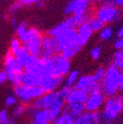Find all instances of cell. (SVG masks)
Instances as JSON below:
<instances>
[{
  "instance_id": "cell-21",
  "label": "cell",
  "mask_w": 123,
  "mask_h": 124,
  "mask_svg": "<svg viewBox=\"0 0 123 124\" xmlns=\"http://www.w3.org/2000/svg\"><path fill=\"white\" fill-rule=\"evenodd\" d=\"M79 77H80V72H79L77 70H72V71H71V72L66 75V77H65V85L67 86V87L73 88Z\"/></svg>"
},
{
  "instance_id": "cell-39",
  "label": "cell",
  "mask_w": 123,
  "mask_h": 124,
  "mask_svg": "<svg viewBox=\"0 0 123 124\" xmlns=\"http://www.w3.org/2000/svg\"><path fill=\"white\" fill-rule=\"evenodd\" d=\"M112 4L120 9L123 7V0H112Z\"/></svg>"
},
{
  "instance_id": "cell-14",
  "label": "cell",
  "mask_w": 123,
  "mask_h": 124,
  "mask_svg": "<svg viewBox=\"0 0 123 124\" xmlns=\"http://www.w3.org/2000/svg\"><path fill=\"white\" fill-rule=\"evenodd\" d=\"M27 112L31 116V124H51L47 111L45 109H36L30 104L27 107Z\"/></svg>"
},
{
  "instance_id": "cell-26",
  "label": "cell",
  "mask_w": 123,
  "mask_h": 124,
  "mask_svg": "<svg viewBox=\"0 0 123 124\" xmlns=\"http://www.w3.org/2000/svg\"><path fill=\"white\" fill-rule=\"evenodd\" d=\"M114 35V30L111 26H104L103 29L99 31V38L101 41H107L111 40Z\"/></svg>"
},
{
  "instance_id": "cell-43",
  "label": "cell",
  "mask_w": 123,
  "mask_h": 124,
  "mask_svg": "<svg viewBox=\"0 0 123 124\" xmlns=\"http://www.w3.org/2000/svg\"><path fill=\"white\" fill-rule=\"evenodd\" d=\"M100 4H107V3H112V0H96Z\"/></svg>"
},
{
  "instance_id": "cell-38",
  "label": "cell",
  "mask_w": 123,
  "mask_h": 124,
  "mask_svg": "<svg viewBox=\"0 0 123 124\" xmlns=\"http://www.w3.org/2000/svg\"><path fill=\"white\" fill-rule=\"evenodd\" d=\"M8 81V77L7 74L5 73L4 70L3 71H0V85H3V84L6 83Z\"/></svg>"
},
{
  "instance_id": "cell-44",
  "label": "cell",
  "mask_w": 123,
  "mask_h": 124,
  "mask_svg": "<svg viewBox=\"0 0 123 124\" xmlns=\"http://www.w3.org/2000/svg\"><path fill=\"white\" fill-rule=\"evenodd\" d=\"M36 4L38 5V7H43L44 6V3H43L42 0H39L38 2L36 3Z\"/></svg>"
},
{
  "instance_id": "cell-18",
  "label": "cell",
  "mask_w": 123,
  "mask_h": 124,
  "mask_svg": "<svg viewBox=\"0 0 123 124\" xmlns=\"http://www.w3.org/2000/svg\"><path fill=\"white\" fill-rule=\"evenodd\" d=\"M94 0H76L75 10L72 15H85L90 14V6Z\"/></svg>"
},
{
  "instance_id": "cell-6",
  "label": "cell",
  "mask_w": 123,
  "mask_h": 124,
  "mask_svg": "<svg viewBox=\"0 0 123 124\" xmlns=\"http://www.w3.org/2000/svg\"><path fill=\"white\" fill-rule=\"evenodd\" d=\"M95 16L100 20L104 24L116 23L121 20L122 16L121 10L114 5L112 3L100 4L96 9Z\"/></svg>"
},
{
  "instance_id": "cell-12",
  "label": "cell",
  "mask_w": 123,
  "mask_h": 124,
  "mask_svg": "<svg viewBox=\"0 0 123 124\" xmlns=\"http://www.w3.org/2000/svg\"><path fill=\"white\" fill-rule=\"evenodd\" d=\"M54 64V75L65 78L71 72V61L62 56L60 54H55L52 58Z\"/></svg>"
},
{
  "instance_id": "cell-34",
  "label": "cell",
  "mask_w": 123,
  "mask_h": 124,
  "mask_svg": "<svg viewBox=\"0 0 123 124\" xmlns=\"http://www.w3.org/2000/svg\"><path fill=\"white\" fill-rule=\"evenodd\" d=\"M114 47L117 51L123 50V38H116L114 42Z\"/></svg>"
},
{
  "instance_id": "cell-36",
  "label": "cell",
  "mask_w": 123,
  "mask_h": 124,
  "mask_svg": "<svg viewBox=\"0 0 123 124\" xmlns=\"http://www.w3.org/2000/svg\"><path fill=\"white\" fill-rule=\"evenodd\" d=\"M23 7L21 4H19L18 2H15V4H13L10 8V14H15L17 11H19L21 10V8Z\"/></svg>"
},
{
  "instance_id": "cell-4",
  "label": "cell",
  "mask_w": 123,
  "mask_h": 124,
  "mask_svg": "<svg viewBox=\"0 0 123 124\" xmlns=\"http://www.w3.org/2000/svg\"><path fill=\"white\" fill-rule=\"evenodd\" d=\"M88 97V92L71 88L69 96L65 100V108L71 112L73 116L77 118L85 112V101Z\"/></svg>"
},
{
  "instance_id": "cell-19",
  "label": "cell",
  "mask_w": 123,
  "mask_h": 124,
  "mask_svg": "<svg viewBox=\"0 0 123 124\" xmlns=\"http://www.w3.org/2000/svg\"><path fill=\"white\" fill-rule=\"evenodd\" d=\"M14 56L15 57V59H16L18 63H19L23 67V69H24V67H25L26 65L28 64V62L29 61V60H30L32 55H30V54H29V51L26 49L25 46H22L21 48L17 51V53H16Z\"/></svg>"
},
{
  "instance_id": "cell-24",
  "label": "cell",
  "mask_w": 123,
  "mask_h": 124,
  "mask_svg": "<svg viewBox=\"0 0 123 124\" xmlns=\"http://www.w3.org/2000/svg\"><path fill=\"white\" fill-rule=\"evenodd\" d=\"M27 112V107L26 105L23 104V103H19L14 106L13 110H12V116L11 117H13L14 119L17 120V119L22 118L25 113Z\"/></svg>"
},
{
  "instance_id": "cell-30",
  "label": "cell",
  "mask_w": 123,
  "mask_h": 124,
  "mask_svg": "<svg viewBox=\"0 0 123 124\" xmlns=\"http://www.w3.org/2000/svg\"><path fill=\"white\" fill-rule=\"evenodd\" d=\"M105 70H106V68L100 66V67H98L97 69L95 71L94 73L92 74L95 79L97 82H99V83H101V82L102 81V79H103L104 75H105Z\"/></svg>"
},
{
  "instance_id": "cell-17",
  "label": "cell",
  "mask_w": 123,
  "mask_h": 124,
  "mask_svg": "<svg viewBox=\"0 0 123 124\" xmlns=\"http://www.w3.org/2000/svg\"><path fill=\"white\" fill-rule=\"evenodd\" d=\"M15 33L17 36L16 38L22 43H25L30 36V32H29V28H28V23L26 22L20 23L17 28L15 29Z\"/></svg>"
},
{
  "instance_id": "cell-27",
  "label": "cell",
  "mask_w": 123,
  "mask_h": 124,
  "mask_svg": "<svg viewBox=\"0 0 123 124\" xmlns=\"http://www.w3.org/2000/svg\"><path fill=\"white\" fill-rule=\"evenodd\" d=\"M113 65L121 72H123V50L116 51L113 56Z\"/></svg>"
},
{
  "instance_id": "cell-35",
  "label": "cell",
  "mask_w": 123,
  "mask_h": 124,
  "mask_svg": "<svg viewBox=\"0 0 123 124\" xmlns=\"http://www.w3.org/2000/svg\"><path fill=\"white\" fill-rule=\"evenodd\" d=\"M71 88L67 87V86H65H65H63L61 89L59 90V92L60 93V95H61L62 97H64L65 99H66L68 96H69L70 91H71Z\"/></svg>"
},
{
  "instance_id": "cell-47",
  "label": "cell",
  "mask_w": 123,
  "mask_h": 124,
  "mask_svg": "<svg viewBox=\"0 0 123 124\" xmlns=\"http://www.w3.org/2000/svg\"><path fill=\"white\" fill-rule=\"evenodd\" d=\"M51 124H55V123H51Z\"/></svg>"
},
{
  "instance_id": "cell-40",
  "label": "cell",
  "mask_w": 123,
  "mask_h": 124,
  "mask_svg": "<svg viewBox=\"0 0 123 124\" xmlns=\"http://www.w3.org/2000/svg\"><path fill=\"white\" fill-rule=\"evenodd\" d=\"M10 23H11V26L14 28V29H16L17 28V26L19 25V23H18V21H17V19L15 17H12L11 19H10Z\"/></svg>"
},
{
  "instance_id": "cell-20",
  "label": "cell",
  "mask_w": 123,
  "mask_h": 124,
  "mask_svg": "<svg viewBox=\"0 0 123 124\" xmlns=\"http://www.w3.org/2000/svg\"><path fill=\"white\" fill-rule=\"evenodd\" d=\"M53 123L55 124H76V117L71 114L67 108H65L56 121Z\"/></svg>"
},
{
  "instance_id": "cell-25",
  "label": "cell",
  "mask_w": 123,
  "mask_h": 124,
  "mask_svg": "<svg viewBox=\"0 0 123 124\" xmlns=\"http://www.w3.org/2000/svg\"><path fill=\"white\" fill-rule=\"evenodd\" d=\"M87 23L89 24V26H90V28H91L93 32L100 31L105 26V24L103 23H102L98 18H96L95 16H91L90 19L88 20V22H87Z\"/></svg>"
},
{
  "instance_id": "cell-8",
  "label": "cell",
  "mask_w": 123,
  "mask_h": 124,
  "mask_svg": "<svg viewBox=\"0 0 123 124\" xmlns=\"http://www.w3.org/2000/svg\"><path fill=\"white\" fill-rule=\"evenodd\" d=\"M30 36L23 46L29 51L30 55L39 57L41 54V39L43 35L35 28H29Z\"/></svg>"
},
{
  "instance_id": "cell-10",
  "label": "cell",
  "mask_w": 123,
  "mask_h": 124,
  "mask_svg": "<svg viewBox=\"0 0 123 124\" xmlns=\"http://www.w3.org/2000/svg\"><path fill=\"white\" fill-rule=\"evenodd\" d=\"M77 29L75 28H69L57 35L55 38L58 42L60 53L66 47L77 45Z\"/></svg>"
},
{
  "instance_id": "cell-31",
  "label": "cell",
  "mask_w": 123,
  "mask_h": 124,
  "mask_svg": "<svg viewBox=\"0 0 123 124\" xmlns=\"http://www.w3.org/2000/svg\"><path fill=\"white\" fill-rule=\"evenodd\" d=\"M10 117L6 109L0 110V124H10Z\"/></svg>"
},
{
  "instance_id": "cell-42",
  "label": "cell",
  "mask_w": 123,
  "mask_h": 124,
  "mask_svg": "<svg viewBox=\"0 0 123 124\" xmlns=\"http://www.w3.org/2000/svg\"><path fill=\"white\" fill-rule=\"evenodd\" d=\"M120 92H123V72H121V83H120Z\"/></svg>"
},
{
  "instance_id": "cell-41",
  "label": "cell",
  "mask_w": 123,
  "mask_h": 124,
  "mask_svg": "<svg viewBox=\"0 0 123 124\" xmlns=\"http://www.w3.org/2000/svg\"><path fill=\"white\" fill-rule=\"evenodd\" d=\"M116 36L117 38H123V26H121V27L118 29V30L116 31Z\"/></svg>"
},
{
  "instance_id": "cell-29",
  "label": "cell",
  "mask_w": 123,
  "mask_h": 124,
  "mask_svg": "<svg viewBox=\"0 0 123 124\" xmlns=\"http://www.w3.org/2000/svg\"><path fill=\"white\" fill-rule=\"evenodd\" d=\"M23 46L22 45V42L18 40L17 38H13L10 41V52L13 55H15L17 51L21 48V46Z\"/></svg>"
},
{
  "instance_id": "cell-5",
  "label": "cell",
  "mask_w": 123,
  "mask_h": 124,
  "mask_svg": "<svg viewBox=\"0 0 123 124\" xmlns=\"http://www.w3.org/2000/svg\"><path fill=\"white\" fill-rule=\"evenodd\" d=\"M45 94V91L40 85L27 86L20 85L14 87V95L24 105H30L34 101L38 99Z\"/></svg>"
},
{
  "instance_id": "cell-33",
  "label": "cell",
  "mask_w": 123,
  "mask_h": 124,
  "mask_svg": "<svg viewBox=\"0 0 123 124\" xmlns=\"http://www.w3.org/2000/svg\"><path fill=\"white\" fill-rule=\"evenodd\" d=\"M17 101L15 95H9L5 99V105L7 107H14L17 104Z\"/></svg>"
},
{
  "instance_id": "cell-46",
  "label": "cell",
  "mask_w": 123,
  "mask_h": 124,
  "mask_svg": "<svg viewBox=\"0 0 123 124\" xmlns=\"http://www.w3.org/2000/svg\"><path fill=\"white\" fill-rule=\"evenodd\" d=\"M99 124H107V122H103V121H102Z\"/></svg>"
},
{
  "instance_id": "cell-22",
  "label": "cell",
  "mask_w": 123,
  "mask_h": 124,
  "mask_svg": "<svg viewBox=\"0 0 123 124\" xmlns=\"http://www.w3.org/2000/svg\"><path fill=\"white\" fill-rule=\"evenodd\" d=\"M71 28L68 24V23L66 22V20L61 22L60 23H59L58 25H56L55 27H54L53 29H51L50 30L48 31V35L53 37H56L58 35H60V33H62L63 31H65V29Z\"/></svg>"
},
{
  "instance_id": "cell-9",
  "label": "cell",
  "mask_w": 123,
  "mask_h": 124,
  "mask_svg": "<svg viewBox=\"0 0 123 124\" xmlns=\"http://www.w3.org/2000/svg\"><path fill=\"white\" fill-rule=\"evenodd\" d=\"M65 100L66 99L60 95L59 91H54L53 100L49 107L47 108V109H46L51 123L55 122L56 119L61 115V113L65 108V106H66L65 105Z\"/></svg>"
},
{
  "instance_id": "cell-45",
  "label": "cell",
  "mask_w": 123,
  "mask_h": 124,
  "mask_svg": "<svg viewBox=\"0 0 123 124\" xmlns=\"http://www.w3.org/2000/svg\"><path fill=\"white\" fill-rule=\"evenodd\" d=\"M107 124H118V123L115 122V121H114V122H107Z\"/></svg>"
},
{
  "instance_id": "cell-2",
  "label": "cell",
  "mask_w": 123,
  "mask_h": 124,
  "mask_svg": "<svg viewBox=\"0 0 123 124\" xmlns=\"http://www.w3.org/2000/svg\"><path fill=\"white\" fill-rule=\"evenodd\" d=\"M103 109L100 112L103 122H114L123 112V95L117 94L107 97L103 104Z\"/></svg>"
},
{
  "instance_id": "cell-28",
  "label": "cell",
  "mask_w": 123,
  "mask_h": 124,
  "mask_svg": "<svg viewBox=\"0 0 123 124\" xmlns=\"http://www.w3.org/2000/svg\"><path fill=\"white\" fill-rule=\"evenodd\" d=\"M76 7V0H69L63 9V11L65 15L71 16L73 14Z\"/></svg>"
},
{
  "instance_id": "cell-3",
  "label": "cell",
  "mask_w": 123,
  "mask_h": 124,
  "mask_svg": "<svg viewBox=\"0 0 123 124\" xmlns=\"http://www.w3.org/2000/svg\"><path fill=\"white\" fill-rule=\"evenodd\" d=\"M4 71L7 74L8 80H10L14 87L23 85L24 69L10 52L8 53L4 57Z\"/></svg>"
},
{
  "instance_id": "cell-16",
  "label": "cell",
  "mask_w": 123,
  "mask_h": 124,
  "mask_svg": "<svg viewBox=\"0 0 123 124\" xmlns=\"http://www.w3.org/2000/svg\"><path fill=\"white\" fill-rule=\"evenodd\" d=\"M101 122L100 112L85 111L76 118V124H99Z\"/></svg>"
},
{
  "instance_id": "cell-13",
  "label": "cell",
  "mask_w": 123,
  "mask_h": 124,
  "mask_svg": "<svg viewBox=\"0 0 123 124\" xmlns=\"http://www.w3.org/2000/svg\"><path fill=\"white\" fill-rule=\"evenodd\" d=\"M64 82V78L56 76L54 74L44 75L41 77L40 81V86L44 90L45 93L56 91Z\"/></svg>"
},
{
  "instance_id": "cell-1",
  "label": "cell",
  "mask_w": 123,
  "mask_h": 124,
  "mask_svg": "<svg viewBox=\"0 0 123 124\" xmlns=\"http://www.w3.org/2000/svg\"><path fill=\"white\" fill-rule=\"evenodd\" d=\"M121 72L113 64L109 65L105 70V75L101 82L102 91L107 97L117 95L120 89Z\"/></svg>"
},
{
  "instance_id": "cell-11",
  "label": "cell",
  "mask_w": 123,
  "mask_h": 124,
  "mask_svg": "<svg viewBox=\"0 0 123 124\" xmlns=\"http://www.w3.org/2000/svg\"><path fill=\"white\" fill-rule=\"evenodd\" d=\"M57 54H60L58 42L55 37L50 35H43L41 39V58L52 59Z\"/></svg>"
},
{
  "instance_id": "cell-7",
  "label": "cell",
  "mask_w": 123,
  "mask_h": 124,
  "mask_svg": "<svg viewBox=\"0 0 123 124\" xmlns=\"http://www.w3.org/2000/svg\"><path fill=\"white\" fill-rule=\"evenodd\" d=\"M106 97L102 93V89H96L88 93V97L85 101V111L89 112H100L103 107Z\"/></svg>"
},
{
  "instance_id": "cell-15",
  "label": "cell",
  "mask_w": 123,
  "mask_h": 124,
  "mask_svg": "<svg viewBox=\"0 0 123 124\" xmlns=\"http://www.w3.org/2000/svg\"><path fill=\"white\" fill-rule=\"evenodd\" d=\"M77 45L82 47L88 42L90 38L92 36L93 31L91 30L88 23H85L77 28Z\"/></svg>"
},
{
  "instance_id": "cell-32",
  "label": "cell",
  "mask_w": 123,
  "mask_h": 124,
  "mask_svg": "<svg viewBox=\"0 0 123 124\" xmlns=\"http://www.w3.org/2000/svg\"><path fill=\"white\" fill-rule=\"evenodd\" d=\"M101 54H102V49H101L100 46H94L91 51V56L94 60H99V58L101 56Z\"/></svg>"
},
{
  "instance_id": "cell-23",
  "label": "cell",
  "mask_w": 123,
  "mask_h": 124,
  "mask_svg": "<svg viewBox=\"0 0 123 124\" xmlns=\"http://www.w3.org/2000/svg\"><path fill=\"white\" fill-rule=\"evenodd\" d=\"M81 48H82V47H80V46H77V45H75V46H69V47H66V48L63 49V50L60 51V54H61L62 56L65 57V58L70 60V59L73 58V57L75 56L76 54H78V53L80 52Z\"/></svg>"
},
{
  "instance_id": "cell-37",
  "label": "cell",
  "mask_w": 123,
  "mask_h": 124,
  "mask_svg": "<svg viewBox=\"0 0 123 124\" xmlns=\"http://www.w3.org/2000/svg\"><path fill=\"white\" fill-rule=\"evenodd\" d=\"M39 0H16V2H18L19 4H21L23 6H29L31 4H34L38 2Z\"/></svg>"
}]
</instances>
